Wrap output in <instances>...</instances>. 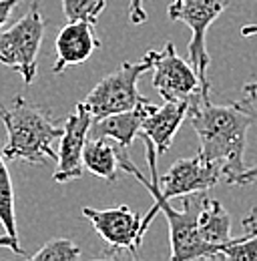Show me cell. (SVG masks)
Here are the masks:
<instances>
[{"instance_id":"19","label":"cell","mask_w":257,"mask_h":261,"mask_svg":"<svg viewBox=\"0 0 257 261\" xmlns=\"http://www.w3.org/2000/svg\"><path fill=\"white\" fill-rule=\"evenodd\" d=\"M105 6H107V0H63V12L66 20L96 22Z\"/></svg>"},{"instance_id":"20","label":"cell","mask_w":257,"mask_h":261,"mask_svg":"<svg viewBox=\"0 0 257 261\" xmlns=\"http://www.w3.org/2000/svg\"><path fill=\"white\" fill-rule=\"evenodd\" d=\"M128 20L133 24H143L147 20V12L143 8V0H131V4H128Z\"/></svg>"},{"instance_id":"15","label":"cell","mask_w":257,"mask_h":261,"mask_svg":"<svg viewBox=\"0 0 257 261\" xmlns=\"http://www.w3.org/2000/svg\"><path fill=\"white\" fill-rule=\"evenodd\" d=\"M83 163H85V169L91 171L93 175L113 183V181H117L119 167H121L119 149L113 147L111 143H107V139H102V137H93L85 145Z\"/></svg>"},{"instance_id":"18","label":"cell","mask_w":257,"mask_h":261,"mask_svg":"<svg viewBox=\"0 0 257 261\" xmlns=\"http://www.w3.org/2000/svg\"><path fill=\"white\" fill-rule=\"evenodd\" d=\"M217 257L229 261H257V233L233 237L219 249Z\"/></svg>"},{"instance_id":"12","label":"cell","mask_w":257,"mask_h":261,"mask_svg":"<svg viewBox=\"0 0 257 261\" xmlns=\"http://www.w3.org/2000/svg\"><path fill=\"white\" fill-rule=\"evenodd\" d=\"M189 109L191 100H165L163 107H155V111L147 115L139 137L151 139L157 155H165L171 149L173 139L181 129L183 121L189 117Z\"/></svg>"},{"instance_id":"6","label":"cell","mask_w":257,"mask_h":261,"mask_svg":"<svg viewBox=\"0 0 257 261\" xmlns=\"http://www.w3.org/2000/svg\"><path fill=\"white\" fill-rule=\"evenodd\" d=\"M229 0H171L167 14L173 22H183L191 31V40L187 44L189 63L197 70L203 89L209 93V53H207V31L221 16Z\"/></svg>"},{"instance_id":"21","label":"cell","mask_w":257,"mask_h":261,"mask_svg":"<svg viewBox=\"0 0 257 261\" xmlns=\"http://www.w3.org/2000/svg\"><path fill=\"white\" fill-rule=\"evenodd\" d=\"M243 102H245L249 109L257 111V79L249 81V83L243 87Z\"/></svg>"},{"instance_id":"14","label":"cell","mask_w":257,"mask_h":261,"mask_svg":"<svg viewBox=\"0 0 257 261\" xmlns=\"http://www.w3.org/2000/svg\"><path fill=\"white\" fill-rule=\"evenodd\" d=\"M199 233L207 243L217 247V253L229 239H233L231 237V215L217 199L209 195H205L203 207L199 211Z\"/></svg>"},{"instance_id":"10","label":"cell","mask_w":257,"mask_h":261,"mask_svg":"<svg viewBox=\"0 0 257 261\" xmlns=\"http://www.w3.org/2000/svg\"><path fill=\"white\" fill-rule=\"evenodd\" d=\"M221 181H225V177L219 165L209 163L201 159V155H195L171 165V169L161 177V193L171 201L175 197L209 191Z\"/></svg>"},{"instance_id":"16","label":"cell","mask_w":257,"mask_h":261,"mask_svg":"<svg viewBox=\"0 0 257 261\" xmlns=\"http://www.w3.org/2000/svg\"><path fill=\"white\" fill-rule=\"evenodd\" d=\"M0 225L4 227V233H8L12 239L18 241L16 211H14V187H12L10 171L4 163L2 151H0Z\"/></svg>"},{"instance_id":"24","label":"cell","mask_w":257,"mask_h":261,"mask_svg":"<svg viewBox=\"0 0 257 261\" xmlns=\"http://www.w3.org/2000/svg\"><path fill=\"white\" fill-rule=\"evenodd\" d=\"M253 181H257V163L251 165V167H247V169L241 173V177L237 179L235 185H249V183H253Z\"/></svg>"},{"instance_id":"9","label":"cell","mask_w":257,"mask_h":261,"mask_svg":"<svg viewBox=\"0 0 257 261\" xmlns=\"http://www.w3.org/2000/svg\"><path fill=\"white\" fill-rule=\"evenodd\" d=\"M93 121H95V117L83 100L74 107V113L66 117L61 145H59V151H57L59 153L57 169H55V175H53V179L57 183H68V181H74V179L83 177V173H85L83 153H85V145L89 141Z\"/></svg>"},{"instance_id":"2","label":"cell","mask_w":257,"mask_h":261,"mask_svg":"<svg viewBox=\"0 0 257 261\" xmlns=\"http://www.w3.org/2000/svg\"><path fill=\"white\" fill-rule=\"evenodd\" d=\"M145 141V153H147V163L151 169V179H147L133 163L128 157V149L119 147V161L123 171L137 177L143 187L153 195V203H157L161 213L165 215L169 223V241H171V261H189V259H217V247L207 243L201 233H199V211L203 207V199L207 191L189 193L183 195V209L177 211L171 207L169 199L161 193V177L157 173V149L151 139L141 137Z\"/></svg>"},{"instance_id":"11","label":"cell","mask_w":257,"mask_h":261,"mask_svg":"<svg viewBox=\"0 0 257 261\" xmlns=\"http://www.w3.org/2000/svg\"><path fill=\"white\" fill-rule=\"evenodd\" d=\"M96 48H100V40L96 36L95 22L91 20H68L57 34L55 50L57 61L53 72L61 74L66 66L83 65L93 57Z\"/></svg>"},{"instance_id":"4","label":"cell","mask_w":257,"mask_h":261,"mask_svg":"<svg viewBox=\"0 0 257 261\" xmlns=\"http://www.w3.org/2000/svg\"><path fill=\"white\" fill-rule=\"evenodd\" d=\"M157 57H159V50H147L141 61L123 63L115 72L100 79L95 85V89L83 100L87 109L93 113V117L102 119L121 111H128L137 107L141 100H145L147 97L139 93L137 83L147 70L155 66Z\"/></svg>"},{"instance_id":"23","label":"cell","mask_w":257,"mask_h":261,"mask_svg":"<svg viewBox=\"0 0 257 261\" xmlns=\"http://www.w3.org/2000/svg\"><path fill=\"white\" fill-rule=\"evenodd\" d=\"M0 247H8V249H10V251H14L16 255H24V249L20 247V241L12 239L8 233L0 235Z\"/></svg>"},{"instance_id":"8","label":"cell","mask_w":257,"mask_h":261,"mask_svg":"<svg viewBox=\"0 0 257 261\" xmlns=\"http://www.w3.org/2000/svg\"><path fill=\"white\" fill-rule=\"evenodd\" d=\"M153 70V87L165 100H193L199 93H207L197 70L177 55L173 42H167L159 50Z\"/></svg>"},{"instance_id":"25","label":"cell","mask_w":257,"mask_h":261,"mask_svg":"<svg viewBox=\"0 0 257 261\" xmlns=\"http://www.w3.org/2000/svg\"><path fill=\"white\" fill-rule=\"evenodd\" d=\"M243 229H245V233H257V207H253L251 211H249V215L243 219Z\"/></svg>"},{"instance_id":"26","label":"cell","mask_w":257,"mask_h":261,"mask_svg":"<svg viewBox=\"0 0 257 261\" xmlns=\"http://www.w3.org/2000/svg\"><path fill=\"white\" fill-rule=\"evenodd\" d=\"M241 36H243V38L257 36V22H255V24H245V27L241 29Z\"/></svg>"},{"instance_id":"22","label":"cell","mask_w":257,"mask_h":261,"mask_svg":"<svg viewBox=\"0 0 257 261\" xmlns=\"http://www.w3.org/2000/svg\"><path fill=\"white\" fill-rule=\"evenodd\" d=\"M22 0H0V29L8 22L10 14L14 12V8L20 4Z\"/></svg>"},{"instance_id":"5","label":"cell","mask_w":257,"mask_h":261,"mask_svg":"<svg viewBox=\"0 0 257 261\" xmlns=\"http://www.w3.org/2000/svg\"><path fill=\"white\" fill-rule=\"evenodd\" d=\"M44 16L38 2H32L27 14L8 31H0V63L18 72L24 85H31L38 72V53L44 38Z\"/></svg>"},{"instance_id":"17","label":"cell","mask_w":257,"mask_h":261,"mask_svg":"<svg viewBox=\"0 0 257 261\" xmlns=\"http://www.w3.org/2000/svg\"><path fill=\"white\" fill-rule=\"evenodd\" d=\"M79 257H81V247L64 237L46 241L34 255H31L32 261H74Z\"/></svg>"},{"instance_id":"3","label":"cell","mask_w":257,"mask_h":261,"mask_svg":"<svg viewBox=\"0 0 257 261\" xmlns=\"http://www.w3.org/2000/svg\"><path fill=\"white\" fill-rule=\"evenodd\" d=\"M0 121L8 135V141L2 149L4 159H20L31 165L57 161L59 153L53 149V143L63 137L64 127H59L53 121L48 109L18 95L8 107L0 102Z\"/></svg>"},{"instance_id":"7","label":"cell","mask_w":257,"mask_h":261,"mask_svg":"<svg viewBox=\"0 0 257 261\" xmlns=\"http://www.w3.org/2000/svg\"><path fill=\"white\" fill-rule=\"evenodd\" d=\"M83 217L91 221V225L107 243L105 257H119V253L123 251H128L135 257L145 233L143 219L133 209H128L127 205H119L113 209L83 207Z\"/></svg>"},{"instance_id":"1","label":"cell","mask_w":257,"mask_h":261,"mask_svg":"<svg viewBox=\"0 0 257 261\" xmlns=\"http://www.w3.org/2000/svg\"><path fill=\"white\" fill-rule=\"evenodd\" d=\"M189 121L199 139V155L223 169L225 183L235 185L247 169L243 161L247 130L257 123V111L243 100L233 105H213L207 93L191 100Z\"/></svg>"},{"instance_id":"13","label":"cell","mask_w":257,"mask_h":261,"mask_svg":"<svg viewBox=\"0 0 257 261\" xmlns=\"http://www.w3.org/2000/svg\"><path fill=\"white\" fill-rule=\"evenodd\" d=\"M155 111V105L145 98L141 100L137 107L128 109V111H121L102 119H95L93 127H91V135L93 137H102V139H113L117 141L119 147L128 149L135 141V137L141 133L143 121L147 119V115Z\"/></svg>"}]
</instances>
